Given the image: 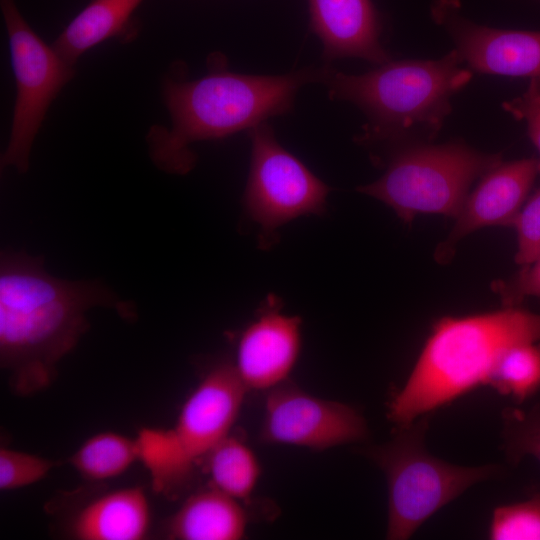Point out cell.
Here are the masks:
<instances>
[{"label": "cell", "instance_id": "obj_1", "mask_svg": "<svg viewBox=\"0 0 540 540\" xmlns=\"http://www.w3.org/2000/svg\"><path fill=\"white\" fill-rule=\"evenodd\" d=\"M115 304V295L97 282L59 279L38 258L2 254L0 361L13 392L27 396L48 387L57 363L87 329V311Z\"/></svg>", "mask_w": 540, "mask_h": 540}, {"label": "cell", "instance_id": "obj_2", "mask_svg": "<svg viewBox=\"0 0 540 540\" xmlns=\"http://www.w3.org/2000/svg\"><path fill=\"white\" fill-rule=\"evenodd\" d=\"M205 76L186 80L169 75L162 86L171 127L153 126L147 143L153 162L161 170L185 174L195 165L190 144L247 132L269 118L288 113L298 91L321 83L325 67H307L283 75H247L226 68V61L211 55Z\"/></svg>", "mask_w": 540, "mask_h": 540}, {"label": "cell", "instance_id": "obj_3", "mask_svg": "<svg viewBox=\"0 0 540 540\" xmlns=\"http://www.w3.org/2000/svg\"><path fill=\"white\" fill-rule=\"evenodd\" d=\"M471 78L454 49L436 60H389L358 75L326 65L321 84L331 99L364 113L359 143L394 151L432 141L452 110L451 98Z\"/></svg>", "mask_w": 540, "mask_h": 540}, {"label": "cell", "instance_id": "obj_4", "mask_svg": "<svg viewBox=\"0 0 540 540\" xmlns=\"http://www.w3.org/2000/svg\"><path fill=\"white\" fill-rule=\"evenodd\" d=\"M540 341V314L520 306L466 317H443L403 387L388 418L405 426L478 386L512 347Z\"/></svg>", "mask_w": 540, "mask_h": 540}, {"label": "cell", "instance_id": "obj_5", "mask_svg": "<svg viewBox=\"0 0 540 540\" xmlns=\"http://www.w3.org/2000/svg\"><path fill=\"white\" fill-rule=\"evenodd\" d=\"M502 162L462 142L412 145L391 152L384 174L357 190L391 207L404 223L420 214L456 217L471 184Z\"/></svg>", "mask_w": 540, "mask_h": 540}, {"label": "cell", "instance_id": "obj_6", "mask_svg": "<svg viewBox=\"0 0 540 540\" xmlns=\"http://www.w3.org/2000/svg\"><path fill=\"white\" fill-rule=\"evenodd\" d=\"M426 428L427 419L419 417L370 452L387 479V539H409L439 509L497 472L495 465L459 466L429 454Z\"/></svg>", "mask_w": 540, "mask_h": 540}, {"label": "cell", "instance_id": "obj_7", "mask_svg": "<svg viewBox=\"0 0 540 540\" xmlns=\"http://www.w3.org/2000/svg\"><path fill=\"white\" fill-rule=\"evenodd\" d=\"M250 169L243 195L246 214L260 228V245L269 246L284 224L326 212L330 187L276 139L264 122L248 131Z\"/></svg>", "mask_w": 540, "mask_h": 540}, {"label": "cell", "instance_id": "obj_8", "mask_svg": "<svg viewBox=\"0 0 540 540\" xmlns=\"http://www.w3.org/2000/svg\"><path fill=\"white\" fill-rule=\"evenodd\" d=\"M6 26L11 63L16 81L10 138L1 157L2 167L20 173L29 169L35 137L46 113L63 87L75 75V66L66 62L30 27L15 0H0Z\"/></svg>", "mask_w": 540, "mask_h": 540}, {"label": "cell", "instance_id": "obj_9", "mask_svg": "<svg viewBox=\"0 0 540 540\" xmlns=\"http://www.w3.org/2000/svg\"><path fill=\"white\" fill-rule=\"evenodd\" d=\"M367 435L363 416L345 403L313 396L286 381L268 390L263 442L325 450L363 441Z\"/></svg>", "mask_w": 540, "mask_h": 540}, {"label": "cell", "instance_id": "obj_10", "mask_svg": "<svg viewBox=\"0 0 540 540\" xmlns=\"http://www.w3.org/2000/svg\"><path fill=\"white\" fill-rule=\"evenodd\" d=\"M281 301L268 295L241 332L234 364L248 390H270L285 382L301 351L299 316L281 312Z\"/></svg>", "mask_w": 540, "mask_h": 540}, {"label": "cell", "instance_id": "obj_11", "mask_svg": "<svg viewBox=\"0 0 540 540\" xmlns=\"http://www.w3.org/2000/svg\"><path fill=\"white\" fill-rule=\"evenodd\" d=\"M540 174V159L523 158L501 162L481 177L468 194L447 238L439 243L434 258L448 263L456 244L468 234L487 226H513Z\"/></svg>", "mask_w": 540, "mask_h": 540}, {"label": "cell", "instance_id": "obj_12", "mask_svg": "<svg viewBox=\"0 0 540 540\" xmlns=\"http://www.w3.org/2000/svg\"><path fill=\"white\" fill-rule=\"evenodd\" d=\"M435 14L472 71L529 79L540 77V31L478 25L449 10L446 1L438 5Z\"/></svg>", "mask_w": 540, "mask_h": 540}, {"label": "cell", "instance_id": "obj_13", "mask_svg": "<svg viewBox=\"0 0 540 540\" xmlns=\"http://www.w3.org/2000/svg\"><path fill=\"white\" fill-rule=\"evenodd\" d=\"M247 391L235 365L224 362L186 399L173 430L195 464L229 435Z\"/></svg>", "mask_w": 540, "mask_h": 540}, {"label": "cell", "instance_id": "obj_14", "mask_svg": "<svg viewBox=\"0 0 540 540\" xmlns=\"http://www.w3.org/2000/svg\"><path fill=\"white\" fill-rule=\"evenodd\" d=\"M310 25L326 60L359 58L376 65L390 59L371 0H308Z\"/></svg>", "mask_w": 540, "mask_h": 540}, {"label": "cell", "instance_id": "obj_15", "mask_svg": "<svg viewBox=\"0 0 540 540\" xmlns=\"http://www.w3.org/2000/svg\"><path fill=\"white\" fill-rule=\"evenodd\" d=\"M151 509L142 487L106 493L83 507L72 522L78 540H142L150 529Z\"/></svg>", "mask_w": 540, "mask_h": 540}, {"label": "cell", "instance_id": "obj_16", "mask_svg": "<svg viewBox=\"0 0 540 540\" xmlns=\"http://www.w3.org/2000/svg\"><path fill=\"white\" fill-rule=\"evenodd\" d=\"M239 500L210 487L188 497L167 525L173 540H240L247 516Z\"/></svg>", "mask_w": 540, "mask_h": 540}, {"label": "cell", "instance_id": "obj_17", "mask_svg": "<svg viewBox=\"0 0 540 540\" xmlns=\"http://www.w3.org/2000/svg\"><path fill=\"white\" fill-rule=\"evenodd\" d=\"M143 0H91L66 26L52 46L75 66L89 49L110 38L132 40V16Z\"/></svg>", "mask_w": 540, "mask_h": 540}, {"label": "cell", "instance_id": "obj_18", "mask_svg": "<svg viewBox=\"0 0 540 540\" xmlns=\"http://www.w3.org/2000/svg\"><path fill=\"white\" fill-rule=\"evenodd\" d=\"M138 460L147 469L153 490L171 493L190 478L195 463L173 428L145 427L135 437Z\"/></svg>", "mask_w": 540, "mask_h": 540}, {"label": "cell", "instance_id": "obj_19", "mask_svg": "<svg viewBox=\"0 0 540 540\" xmlns=\"http://www.w3.org/2000/svg\"><path fill=\"white\" fill-rule=\"evenodd\" d=\"M138 460L135 438L102 431L86 439L69 463L89 481H107L124 474Z\"/></svg>", "mask_w": 540, "mask_h": 540}, {"label": "cell", "instance_id": "obj_20", "mask_svg": "<svg viewBox=\"0 0 540 540\" xmlns=\"http://www.w3.org/2000/svg\"><path fill=\"white\" fill-rule=\"evenodd\" d=\"M205 458L212 487L237 500L251 496L261 471L249 446L228 435Z\"/></svg>", "mask_w": 540, "mask_h": 540}, {"label": "cell", "instance_id": "obj_21", "mask_svg": "<svg viewBox=\"0 0 540 540\" xmlns=\"http://www.w3.org/2000/svg\"><path fill=\"white\" fill-rule=\"evenodd\" d=\"M486 385L518 403L540 390V341L509 349L491 371Z\"/></svg>", "mask_w": 540, "mask_h": 540}, {"label": "cell", "instance_id": "obj_22", "mask_svg": "<svg viewBox=\"0 0 540 540\" xmlns=\"http://www.w3.org/2000/svg\"><path fill=\"white\" fill-rule=\"evenodd\" d=\"M502 423L506 459L513 465L527 456L540 462V404L528 410L506 408L502 413Z\"/></svg>", "mask_w": 540, "mask_h": 540}, {"label": "cell", "instance_id": "obj_23", "mask_svg": "<svg viewBox=\"0 0 540 540\" xmlns=\"http://www.w3.org/2000/svg\"><path fill=\"white\" fill-rule=\"evenodd\" d=\"M488 535L492 540H540V492L495 508Z\"/></svg>", "mask_w": 540, "mask_h": 540}, {"label": "cell", "instance_id": "obj_24", "mask_svg": "<svg viewBox=\"0 0 540 540\" xmlns=\"http://www.w3.org/2000/svg\"><path fill=\"white\" fill-rule=\"evenodd\" d=\"M54 463L38 455L2 447L0 449V490L11 491L44 479Z\"/></svg>", "mask_w": 540, "mask_h": 540}, {"label": "cell", "instance_id": "obj_25", "mask_svg": "<svg viewBox=\"0 0 540 540\" xmlns=\"http://www.w3.org/2000/svg\"><path fill=\"white\" fill-rule=\"evenodd\" d=\"M512 227L517 233L515 262L528 266L540 255V186L525 201Z\"/></svg>", "mask_w": 540, "mask_h": 540}, {"label": "cell", "instance_id": "obj_26", "mask_svg": "<svg viewBox=\"0 0 540 540\" xmlns=\"http://www.w3.org/2000/svg\"><path fill=\"white\" fill-rule=\"evenodd\" d=\"M491 289L499 295L503 307L520 306L530 296L540 298V255L511 278L493 281Z\"/></svg>", "mask_w": 540, "mask_h": 540}, {"label": "cell", "instance_id": "obj_27", "mask_svg": "<svg viewBox=\"0 0 540 540\" xmlns=\"http://www.w3.org/2000/svg\"><path fill=\"white\" fill-rule=\"evenodd\" d=\"M502 107L516 120L525 122L528 136L540 153V77L531 78L526 91Z\"/></svg>", "mask_w": 540, "mask_h": 540}]
</instances>
